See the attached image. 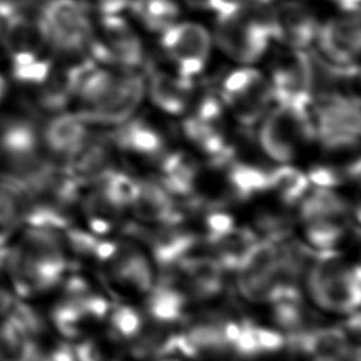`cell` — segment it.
<instances>
[{"mask_svg": "<svg viewBox=\"0 0 361 361\" xmlns=\"http://www.w3.org/2000/svg\"><path fill=\"white\" fill-rule=\"evenodd\" d=\"M23 227L3 251V271L14 295L32 298L52 289L68 269L65 235L55 228Z\"/></svg>", "mask_w": 361, "mask_h": 361, "instance_id": "6da1fadb", "label": "cell"}, {"mask_svg": "<svg viewBox=\"0 0 361 361\" xmlns=\"http://www.w3.org/2000/svg\"><path fill=\"white\" fill-rule=\"evenodd\" d=\"M145 96V79L133 69L92 66L82 78L78 113L90 124L120 126L130 120Z\"/></svg>", "mask_w": 361, "mask_h": 361, "instance_id": "7a4b0ae2", "label": "cell"}, {"mask_svg": "<svg viewBox=\"0 0 361 361\" xmlns=\"http://www.w3.org/2000/svg\"><path fill=\"white\" fill-rule=\"evenodd\" d=\"M34 21L52 55L63 59L89 56L94 25L83 0H44Z\"/></svg>", "mask_w": 361, "mask_h": 361, "instance_id": "3957f363", "label": "cell"}, {"mask_svg": "<svg viewBox=\"0 0 361 361\" xmlns=\"http://www.w3.org/2000/svg\"><path fill=\"white\" fill-rule=\"evenodd\" d=\"M360 267H347L336 250H317L306 272L312 300L323 310L353 313L360 306Z\"/></svg>", "mask_w": 361, "mask_h": 361, "instance_id": "277c9868", "label": "cell"}, {"mask_svg": "<svg viewBox=\"0 0 361 361\" xmlns=\"http://www.w3.org/2000/svg\"><path fill=\"white\" fill-rule=\"evenodd\" d=\"M316 141L330 152L347 151L358 145L361 113L358 96L333 94L313 102Z\"/></svg>", "mask_w": 361, "mask_h": 361, "instance_id": "5b68a950", "label": "cell"}, {"mask_svg": "<svg viewBox=\"0 0 361 361\" xmlns=\"http://www.w3.org/2000/svg\"><path fill=\"white\" fill-rule=\"evenodd\" d=\"M313 141L316 135L312 113H296L275 106L259 121V148L278 164L290 162L302 147Z\"/></svg>", "mask_w": 361, "mask_h": 361, "instance_id": "8992f818", "label": "cell"}, {"mask_svg": "<svg viewBox=\"0 0 361 361\" xmlns=\"http://www.w3.org/2000/svg\"><path fill=\"white\" fill-rule=\"evenodd\" d=\"M219 96L244 127L259 123L272 103L269 82L261 71L250 65L228 72L220 85Z\"/></svg>", "mask_w": 361, "mask_h": 361, "instance_id": "52a82bcc", "label": "cell"}, {"mask_svg": "<svg viewBox=\"0 0 361 361\" xmlns=\"http://www.w3.org/2000/svg\"><path fill=\"white\" fill-rule=\"evenodd\" d=\"M89 56L102 65L134 69L144 62V47L137 31L121 14L99 17Z\"/></svg>", "mask_w": 361, "mask_h": 361, "instance_id": "ba28073f", "label": "cell"}, {"mask_svg": "<svg viewBox=\"0 0 361 361\" xmlns=\"http://www.w3.org/2000/svg\"><path fill=\"white\" fill-rule=\"evenodd\" d=\"M159 42L176 73L193 80L207 65L213 38L199 23L176 21L161 32Z\"/></svg>", "mask_w": 361, "mask_h": 361, "instance_id": "9c48e42d", "label": "cell"}, {"mask_svg": "<svg viewBox=\"0 0 361 361\" xmlns=\"http://www.w3.org/2000/svg\"><path fill=\"white\" fill-rule=\"evenodd\" d=\"M292 54L272 71L269 90L275 106L296 113H312L313 93L307 49H292Z\"/></svg>", "mask_w": 361, "mask_h": 361, "instance_id": "30bf717a", "label": "cell"}, {"mask_svg": "<svg viewBox=\"0 0 361 361\" xmlns=\"http://www.w3.org/2000/svg\"><path fill=\"white\" fill-rule=\"evenodd\" d=\"M89 134V123L78 111L52 114L41 127L45 154L55 165L63 168L79 152Z\"/></svg>", "mask_w": 361, "mask_h": 361, "instance_id": "8fae6325", "label": "cell"}, {"mask_svg": "<svg viewBox=\"0 0 361 361\" xmlns=\"http://www.w3.org/2000/svg\"><path fill=\"white\" fill-rule=\"evenodd\" d=\"M319 54L331 63L358 65L361 47L360 14H343L319 24L316 34Z\"/></svg>", "mask_w": 361, "mask_h": 361, "instance_id": "7c38bea8", "label": "cell"}, {"mask_svg": "<svg viewBox=\"0 0 361 361\" xmlns=\"http://www.w3.org/2000/svg\"><path fill=\"white\" fill-rule=\"evenodd\" d=\"M127 233L144 240L152 252L161 272L172 271L183 258L190 255L197 244L196 234L180 230L178 226H161L154 230H147L137 224H128Z\"/></svg>", "mask_w": 361, "mask_h": 361, "instance_id": "4fadbf2b", "label": "cell"}, {"mask_svg": "<svg viewBox=\"0 0 361 361\" xmlns=\"http://www.w3.org/2000/svg\"><path fill=\"white\" fill-rule=\"evenodd\" d=\"M285 345L309 361H345L351 351L347 334L340 327L306 329L290 333L285 338Z\"/></svg>", "mask_w": 361, "mask_h": 361, "instance_id": "5bb4252c", "label": "cell"}, {"mask_svg": "<svg viewBox=\"0 0 361 361\" xmlns=\"http://www.w3.org/2000/svg\"><path fill=\"white\" fill-rule=\"evenodd\" d=\"M114 148L123 154L141 159L159 161L166 154L164 134L149 121L134 118L124 121L109 133Z\"/></svg>", "mask_w": 361, "mask_h": 361, "instance_id": "9a60e30c", "label": "cell"}, {"mask_svg": "<svg viewBox=\"0 0 361 361\" xmlns=\"http://www.w3.org/2000/svg\"><path fill=\"white\" fill-rule=\"evenodd\" d=\"M135 217L158 226H178L183 212L157 179H138L135 197L130 206Z\"/></svg>", "mask_w": 361, "mask_h": 361, "instance_id": "2e32d148", "label": "cell"}, {"mask_svg": "<svg viewBox=\"0 0 361 361\" xmlns=\"http://www.w3.org/2000/svg\"><path fill=\"white\" fill-rule=\"evenodd\" d=\"M114 145L106 134H89L83 147L65 166L80 186L96 183L114 169Z\"/></svg>", "mask_w": 361, "mask_h": 361, "instance_id": "e0dca14e", "label": "cell"}, {"mask_svg": "<svg viewBox=\"0 0 361 361\" xmlns=\"http://www.w3.org/2000/svg\"><path fill=\"white\" fill-rule=\"evenodd\" d=\"M276 38L292 49H309L316 39L319 21L302 3L283 1L275 6Z\"/></svg>", "mask_w": 361, "mask_h": 361, "instance_id": "ac0fdd59", "label": "cell"}, {"mask_svg": "<svg viewBox=\"0 0 361 361\" xmlns=\"http://www.w3.org/2000/svg\"><path fill=\"white\" fill-rule=\"evenodd\" d=\"M145 94L155 107L166 114L179 116L190 106L193 80L152 68L145 82Z\"/></svg>", "mask_w": 361, "mask_h": 361, "instance_id": "d6986e66", "label": "cell"}, {"mask_svg": "<svg viewBox=\"0 0 361 361\" xmlns=\"http://www.w3.org/2000/svg\"><path fill=\"white\" fill-rule=\"evenodd\" d=\"M110 262V279L127 289L147 293L154 286L152 268L147 257L133 244H118Z\"/></svg>", "mask_w": 361, "mask_h": 361, "instance_id": "ffe728a7", "label": "cell"}, {"mask_svg": "<svg viewBox=\"0 0 361 361\" xmlns=\"http://www.w3.org/2000/svg\"><path fill=\"white\" fill-rule=\"evenodd\" d=\"M200 166L197 161L183 151L166 152L159 159V185L173 197L190 199L195 196Z\"/></svg>", "mask_w": 361, "mask_h": 361, "instance_id": "44dd1931", "label": "cell"}, {"mask_svg": "<svg viewBox=\"0 0 361 361\" xmlns=\"http://www.w3.org/2000/svg\"><path fill=\"white\" fill-rule=\"evenodd\" d=\"M185 137L209 158L213 166H226L234 159V149L226 140L220 124L189 116L182 123Z\"/></svg>", "mask_w": 361, "mask_h": 361, "instance_id": "7402d4cb", "label": "cell"}, {"mask_svg": "<svg viewBox=\"0 0 361 361\" xmlns=\"http://www.w3.org/2000/svg\"><path fill=\"white\" fill-rule=\"evenodd\" d=\"M30 196L8 173L0 176V252L13 241L24 224Z\"/></svg>", "mask_w": 361, "mask_h": 361, "instance_id": "603a6c76", "label": "cell"}, {"mask_svg": "<svg viewBox=\"0 0 361 361\" xmlns=\"http://www.w3.org/2000/svg\"><path fill=\"white\" fill-rule=\"evenodd\" d=\"M147 296V313L159 326L179 323L185 316L188 298L175 285L158 282Z\"/></svg>", "mask_w": 361, "mask_h": 361, "instance_id": "cb8c5ba5", "label": "cell"}, {"mask_svg": "<svg viewBox=\"0 0 361 361\" xmlns=\"http://www.w3.org/2000/svg\"><path fill=\"white\" fill-rule=\"evenodd\" d=\"M224 168L227 186L235 199L248 200L269 190L268 169L234 159H231Z\"/></svg>", "mask_w": 361, "mask_h": 361, "instance_id": "d4e9b609", "label": "cell"}, {"mask_svg": "<svg viewBox=\"0 0 361 361\" xmlns=\"http://www.w3.org/2000/svg\"><path fill=\"white\" fill-rule=\"evenodd\" d=\"M350 212L351 207L348 202L334 189H309L305 197L299 202V217L303 223L314 219L344 220Z\"/></svg>", "mask_w": 361, "mask_h": 361, "instance_id": "484cf974", "label": "cell"}, {"mask_svg": "<svg viewBox=\"0 0 361 361\" xmlns=\"http://www.w3.org/2000/svg\"><path fill=\"white\" fill-rule=\"evenodd\" d=\"M269 190L274 192L285 206H295L310 189L307 175L292 164H278L268 169Z\"/></svg>", "mask_w": 361, "mask_h": 361, "instance_id": "4316f807", "label": "cell"}, {"mask_svg": "<svg viewBox=\"0 0 361 361\" xmlns=\"http://www.w3.org/2000/svg\"><path fill=\"white\" fill-rule=\"evenodd\" d=\"M258 240L257 233L247 227H234L227 234L209 243L214 250V259L223 271H237L248 250Z\"/></svg>", "mask_w": 361, "mask_h": 361, "instance_id": "83f0119b", "label": "cell"}, {"mask_svg": "<svg viewBox=\"0 0 361 361\" xmlns=\"http://www.w3.org/2000/svg\"><path fill=\"white\" fill-rule=\"evenodd\" d=\"M128 11L147 30L159 34L175 24L180 16L175 0H131Z\"/></svg>", "mask_w": 361, "mask_h": 361, "instance_id": "f1b7e54d", "label": "cell"}, {"mask_svg": "<svg viewBox=\"0 0 361 361\" xmlns=\"http://www.w3.org/2000/svg\"><path fill=\"white\" fill-rule=\"evenodd\" d=\"M94 185L111 203L124 210L131 206L135 197L138 179L127 175L126 172L113 169Z\"/></svg>", "mask_w": 361, "mask_h": 361, "instance_id": "f546056e", "label": "cell"}, {"mask_svg": "<svg viewBox=\"0 0 361 361\" xmlns=\"http://www.w3.org/2000/svg\"><path fill=\"white\" fill-rule=\"evenodd\" d=\"M76 361H121L123 350L118 337L109 331L106 336L87 338L75 348Z\"/></svg>", "mask_w": 361, "mask_h": 361, "instance_id": "4dcf8cb0", "label": "cell"}, {"mask_svg": "<svg viewBox=\"0 0 361 361\" xmlns=\"http://www.w3.org/2000/svg\"><path fill=\"white\" fill-rule=\"evenodd\" d=\"M305 235L316 250H334L345 235L344 220L314 219L305 221Z\"/></svg>", "mask_w": 361, "mask_h": 361, "instance_id": "1f68e13d", "label": "cell"}, {"mask_svg": "<svg viewBox=\"0 0 361 361\" xmlns=\"http://www.w3.org/2000/svg\"><path fill=\"white\" fill-rule=\"evenodd\" d=\"M274 320L289 334L306 330L310 313H307L302 299H281L274 302Z\"/></svg>", "mask_w": 361, "mask_h": 361, "instance_id": "d6a6232c", "label": "cell"}, {"mask_svg": "<svg viewBox=\"0 0 361 361\" xmlns=\"http://www.w3.org/2000/svg\"><path fill=\"white\" fill-rule=\"evenodd\" d=\"M255 228L265 235V240L282 243L289 237L293 228V221L282 213L261 212L255 219Z\"/></svg>", "mask_w": 361, "mask_h": 361, "instance_id": "836d02e7", "label": "cell"}, {"mask_svg": "<svg viewBox=\"0 0 361 361\" xmlns=\"http://www.w3.org/2000/svg\"><path fill=\"white\" fill-rule=\"evenodd\" d=\"M111 331L120 338H134L142 330V317L131 306L120 305L110 312Z\"/></svg>", "mask_w": 361, "mask_h": 361, "instance_id": "e575fe53", "label": "cell"}, {"mask_svg": "<svg viewBox=\"0 0 361 361\" xmlns=\"http://www.w3.org/2000/svg\"><path fill=\"white\" fill-rule=\"evenodd\" d=\"M204 227H206V241L207 244L227 234L230 230L235 227L234 219L231 214L223 210L213 209L204 216Z\"/></svg>", "mask_w": 361, "mask_h": 361, "instance_id": "d590c367", "label": "cell"}, {"mask_svg": "<svg viewBox=\"0 0 361 361\" xmlns=\"http://www.w3.org/2000/svg\"><path fill=\"white\" fill-rule=\"evenodd\" d=\"M254 333H255V340H257V345L261 355L275 353L285 345L283 334L276 330L254 324Z\"/></svg>", "mask_w": 361, "mask_h": 361, "instance_id": "8d00e7d4", "label": "cell"}, {"mask_svg": "<svg viewBox=\"0 0 361 361\" xmlns=\"http://www.w3.org/2000/svg\"><path fill=\"white\" fill-rule=\"evenodd\" d=\"M90 10L99 13V16L106 14H121L128 10L131 0H83Z\"/></svg>", "mask_w": 361, "mask_h": 361, "instance_id": "74e56055", "label": "cell"}, {"mask_svg": "<svg viewBox=\"0 0 361 361\" xmlns=\"http://www.w3.org/2000/svg\"><path fill=\"white\" fill-rule=\"evenodd\" d=\"M16 302V295L6 278L0 276V320L8 313Z\"/></svg>", "mask_w": 361, "mask_h": 361, "instance_id": "f35d334b", "label": "cell"}, {"mask_svg": "<svg viewBox=\"0 0 361 361\" xmlns=\"http://www.w3.org/2000/svg\"><path fill=\"white\" fill-rule=\"evenodd\" d=\"M343 14H360L361 0H333Z\"/></svg>", "mask_w": 361, "mask_h": 361, "instance_id": "ab89813d", "label": "cell"}, {"mask_svg": "<svg viewBox=\"0 0 361 361\" xmlns=\"http://www.w3.org/2000/svg\"><path fill=\"white\" fill-rule=\"evenodd\" d=\"M0 361H16V353L0 331Z\"/></svg>", "mask_w": 361, "mask_h": 361, "instance_id": "60d3db41", "label": "cell"}, {"mask_svg": "<svg viewBox=\"0 0 361 361\" xmlns=\"http://www.w3.org/2000/svg\"><path fill=\"white\" fill-rule=\"evenodd\" d=\"M10 80L7 78V75L0 71V107L4 104L6 99L8 97V92H10Z\"/></svg>", "mask_w": 361, "mask_h": 361, "instance_id": "b9f144b4", "label": "cell"}, {"mask_svg": "<svg viewBox=\"0 0 361 361\" xmlns=\"http://www.w3.org/2000/svg\"><path fill=\"white\" fill-rule=\"evenodd\" d=\"M190 6H196V7H202V8H204V4H206V1L207 0H186Z\"/></svg>", "mask_w": 361, "mask_h": 361, "instance_id": "7bdbcfd3", "label": "cell"}, {"mask_svg": "<svg viewBox=\"0 0 361 361\" xmlns=\"http://www.w3.org/2000/svg\"><path fill=\"white\" fill-rule=\"evenodd\" d=\"M241 1H262V3H271L272 0H241Z\"/></svg>", "mask_w": 361, "mask_h": 361, "instance_id": "ee69618b", "label": "cell"}, {"mask_svg": "<svg viewBox=\"0 0 361 361\" xmlns=\"http://www.w3.org/2000/svg\"><path fill=\"white\" fill-rule=\"evenodd\" d=\"M1 32H3V25H1V23H0V39H1Z\"/></svg>", "mask_w": 361, "mask_h": 361, "instance_id": "f6af8a7d", "label": "cell"}]
</instances>
